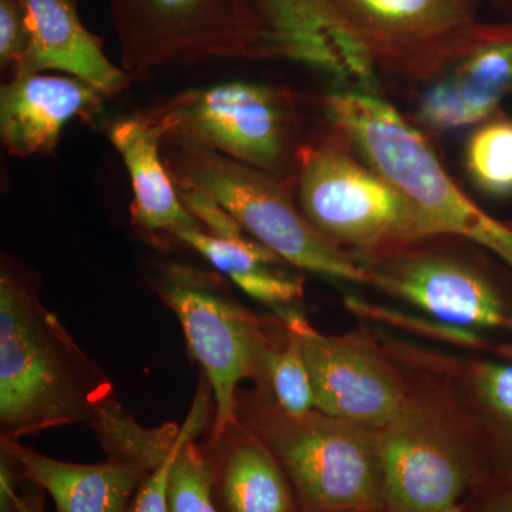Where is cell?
<instances>
[{
  "instance_id": "cell-28",
  "label": "cell",
  "mask_w": 512,
  "mask_h": 512,
  "mask_svg": "<svg viewBox=\"0 0 512 512\" xmlns=\"http://www.w3.org/2000/svg\"><path fill=\"white\" fill-rule=\"evenodd\" d=\"M30 42L28 16L20 0H0V63L16 64L25 55Z\"/></svg>"
},
{
  "instance_id": "cell-11",
  "label": "cell",
  "mask_w": 512,
  "mask_h": 512,
  "mask_svg": "<svg viewBox=\"0 0 512 512\" xmlns=\"http://www.w3.org/2000/svg\"><path fill=\"white\" fill-rule=\"evenodd\" d=\"M275 313L301 343L315 410L373 430L384 429L400 413L409 393L380 353L350 336L322 335L292 306Z\"/></svg>"
},
{
  "instance_id": "cell-26",
  "label": "cell",
  "mask_w": 512,
  "mask_h": 512,
  "mask_svg": "<svg viewBox=\"0 0 512 512\" xmlns=\"http://www.w3.org/2000/svg\"><path fill=\"white\" fill-rule=\"evenodd\" d=\"M346 308L362 318L377 320L387 325L396 326L412 330L417 335L427 336L430 339H437L440 342L451 343V345L463 346V348L481 349L484 348L485 340L477 330L460 328V326L448 325V323L440 322L437 319H423L419 316L410 315L393 309L384 308V306L375 305L362 301V299L349 296L346 298Z\"/></svg>"
},
{
  "instance_id": "cell-12",
  "label": "cell",
  "mask_w": 512,
  "mask_h": 512,
  "mask_svg": "<svg viewBox=\"0 0 512 512\" xmlns=\"http://www.w3.org/2000/svg\"><path fill=\"white\" fill-rule=\"evenodd\" d=\"M262 26L261 59L301 64L336 92L379 96V70L323 0H249Z\"/></svg>"
},
{
  "instance_id": "cell-23",
  "label": "cell",
  "mask_w": 512,
  "mask_h": 512,
  "mask_svg": "<svg viewBox=\"0 0 512 512\" xmlns=\"http://www.w3.org/2000/svg\"><path fill=\"white\" fill-rule=\"evenodd\" d=\"M174 237L190 245L229 279L284 262L275 252L248 235L221 238L205 232L202 228H190L175 232Z\"/></svg>"
},
{
  "instance_id": "cell-2",
  "label": "cell",
  "mask_w": 512,
  "mask_h": 512,
  "mask_svg": "<svg viewBox=\"0 0 512 512\" xmlns=\"http://www.w3.org/2000/svg\"><path fill=\"white\" fill-rule=\"evenodd\" d=\"M235 412L278 458L302 512H384L379 430L285 413L258 387H239Z\"/></svg>"
},
{
  "instance_id": "cell-25",
  "label": "cell",
  "mask_w": 512,
  "mask_h": 512,
  "mask_svg": "<svg viewBox=\"0 0 512 512\" xmlns=\"http://www.w3.org/2000/svg\"><path fill=\"white\" fill-rule=\"evenodd\" d=\"M170 512H220L212 497L210 473L197 439L184 440L168 477Z\"/></svg>"
},
{
  "instance_id": "cell-21",
  "label": "cell",
  "mask_w": 512,
  "mask_h": 512,
  "mask_svg": "<svg viewBox=\"0 0 512 512\" xmlns=\"http://www.w3.org/2000/svg\"><path fill=\"white\" fill-rule=\"evenodd\" d=\"M256 387L285 413L299 416L315 410V393L301 343L286 326L281 338L275 339L265 352Z\"/></svg>"
},
{
  "instance_id": "cell-3",
  "label": "cell",
  "mask_w": 512,
  "mask_h": 512,
  "mask_svg": "<svg viewBox=\"0 0 512 512\" xmlns=\"http://www.w3.org/2000/svg\"><path fill=\"white\" fill-rule=\"evenodd\" d=\"M298 164L299 208L338 247L373 254L433 238L423 212L338 128L301 151Z\"/></svg>"
},
{
  "instance_id": "cell-4",
  "label": "cell",
  "mask_w": 512,
  "mask_h": 512,
  "mask_svg": "<svg viewBox=\"0 0 512 512\" xmlns=\"http://www.w3.org/2000/svg\"><path fill=\"white\" fill-rule=\"evenodd\" d=\"M178 185L210 195L249 237L303 271L367 285L352 252L323 237L306 220L281 178L214 151L178 147L171 157Z\"/></svg>"
},
{
  "instance_id": "cell-5",
  "label": "cell",
  "mask_w": 512,
  "mask_h": 512,
  "mask_svg": "<svg viewBox=\"0 0 512 512\" xmlns=\"http://www.w3.org/2000/svg\"><path fill=\"white\" fill-rule=\"evenodd\" d=\"M379 72L433 82L483 42L485 0H323Z\"/></svg>"
},
{
  "instance_id": "cell-20",
  "label": "cell",
  "mask_w": 512,
  "mask_h": 512,
  "mask_svg": "<svg viewBox=\"0 0 512 512\" xmlns=\"http://www.w3.org/2000/svg\"><path fill=\"white\" fill-rule=\"evenodd\" d=\"M90 427L106 457L133 464L147 473L167 460L184 434V424L167 423L157 429L140 426L116 397L97 410Z\"/></svg>"
},
{
  "instance_id": "cell-6",
  "label": "cell",
  "mask_w": 512,
  "mask_h": 512,
  "mask_svg": "<svg viewBox=\"0 0 512 512\" xmlns=\"http://www.w3.org/2000/svg\"><path fill=\"white\" fill-rule=\"evenodd\" d=\"M128 74L224 59H261L249 0H109Z\"/></svg>"
},
{
  "instance_id": "cell-17",
  "label": "cell",
  "mask_w": 512,
  "mask_h": 512,
  "mask_svg": "<svg viewBox=\"0 0 512 512\" xmlns=\"http://www.w3.org/2000/svg\"><path fill=\"white\" fill-rule=\"evenodd\" d=\"M0 454L52 497L56 512H126L150 474L116 458L99 464L56 460L3 436Z\"/></svg>"
},
{
  "instance_id": "cell-8",
  "label": "cell",
  "mask_w": 512,
  "mask_h": 512,
  "mask_svg": "<svg viewBox=\"0 0 512 512\" xmlns=\"http://www.w3.org/2000/svg\"><path fill=\"white\" fill-rule=\"evenodd\" d=\"M384 512H447L490 483V468L429 404L407 399L379 430Z\"/></svg>"
},
{
  "instance_id": "cell-16",
  "label": "cell",
  "mask_w": 512,
  "mask_h": 512,
  "mask_svg": "<svg viewBox=\"0 0 512 512\" xmlns=\"http://www.w3.org/2000/svg\"><path fill=\"white\" fill-rule=\"evenodd\" d=\"M30 42L13 76L56 70L92 84L104 96L120 92L130 74L107 59L99 36L84 28L74 0H20Z\"/></svg>"
},
{
  "instance_id": "cell-19",
  "label": "cell",
  "mask_w": 512,
  "mask_h": 512,
  "mask_svg": "<svg viewBox=\"0 0 512 512\" xmlns=\"http://www.w3.org/2000/svg\"><path fill=\"white\" fill-rule=\"evenodd\" d=\"M458 384L468 412L483 430L490 483L512 481V363H468Z\"/></svg>"
},
{
  "instance_id": "cell-7",
  "label": "cell",
  "mask_w": 512,
  "mask_h": 512,
  "mask_svg": "<svg viewBox=\"0 0 512 512\" xmlns=\"http://www.w3.org/2000/svg\"><path fill=\"white\" fill-rule=\"evenodd\" d=\"M148 116L177 147L214 151L279 178L291 170V103L272 87L215 84L178 94Z\"/></svg>"
},
{
  "instance_id": "cell-29",
  "label": "cell",
  "mask_w": 512,
  "mask_h": 512,
  "mask_svg": "<svg viewBox=\"0 0 512 512\" xmlns=\"http://www.w3.org/2000/svg\"><path fill=\"white\" fill-rule=\"evenodd\" d=\"M0 512H46L45 491L19 473L9 458L0 460Z\"/></svg>"
},
{
  "instance_id": "cell-18",
  "label": "cell",
  "mask_w": 512,
  "mask_h": 512,
  "mask_svg": "<svg viewBox=\"0 0 512 512\" xmlns=\"http://www.w3.org/2000/svg\"><path fill=\"white\" fill-rule=\"evenodd\" d=\"M109 138L119 151L133 187L131 217L148 232H175L201 228L174 187L160 154L161 128L146 116L124 117L109 127Z\"/></svg>"
},
{
  "instance_id": "cell-32",
  "label": "cell",
  "mask_w": 512,
  "mask_h": 512,
  "mask_svg": "<svg viewBox=\"0 0 512 512\" xmlns=\"http://www.w3.org/2000/svg\"><path fill=\"white\" fill-rule=\"evenodd\" d=\"M497 355L501 357V359L507 360L508 363H512V343H504V345L498 346L495 349Z\"/></svg>"
},
{
  "instance_id": "cell-24",
  "label": "cell",
  "mask_w": 512,
  "mask_h": 512,
  "mask_svg": "<svg viewBox=\"0 0 512 512\" xmlns=\"http://www.w3.org/2000/svg\"><path fill=\"white\" fill-rule=\"evenodd\" d=\"M214 414L215 403L211 386L207 377L201 375L197 396H195L190 414H188L184 423L183 437L178 441L174 450L171 451L167 460L144 478L126 512H170L168 477H170L171 466H173L175 457H177L178 450H180L184 440L190 439V437L197 439L202 431L210 430L212 421H214Z\"/></svg>"
},
{
  "instance_id": "cell-30",
  "label": "cell",
  "mask_w": 512,
  "mask_h": 512,
  "mask_svg": "<svg viewBox=\"0 0 512 512\" xmlns=\"http://www.w3.org/2000/svg\"><path fill=\"white\" fill-rule=\"evenodd\" d=\"M463 512H512V481L490 483L464 503Z\"/></svg>"
},
{
  "instance_id": "cell-33",
  "label": "cell",
  "mask_w": 512,
  "mask_h": 512,
  "mask_svg": "<svg viewBox=\"0 0 512 512\" xmlns=\"http://www.w3.org/2000/svg\"><path fill=\"white\" fill-rule=\"evenodd\" d=\"M464 510V503L458 505V507L453 508V510L447 511V512H463Z\"/></svg>"
},
{
  "instance_id": "cell-1",
  "label": "cell",
  "mask_w": 512,
  "mask_h": 512,
  "mask_svg": "<svg viewBox=\"0 0 512 512\" xmlns=\"http://www.w3.org/2000/svg\"><path fill=\"white\" fill-rule=\"evenodd\" d=\"M114 397L110 377L80 349L18 265L0 268V436L19 440L87 424Z\"/></svg>"
},
{
  "instance_id": "cell-14",
  "label": "cell",
  "mask_w": 512,
  "mask_h": 512,
  "mask_svg": "<svg viewBox=\"0 0 512 512\" xmlns=\"http://www.w3.org/2000/svg\"><path fill=\"white\" fill-rule=\"evenodd\" d=\"M220 512H302L278 458L238 419L201 443Z\"/></svg>"
},
{
  "instance_id": "cell-27",
  "label": "cell",
  "mask_w": 512,
  "mask_h": 512,
  "mask_svg": "<svg viewBox=\"0 0 512 512\" xmlns=\"http://www.w3.org/2000/svg\"><path fill=\"white\" fill-rule=\"evenodd\" d=\"M242 292L272 309L289 308L303 298L301 279L282 274L274 266L231 279Z\"/></svg>"
},
{
  "instance_id": "cell-22",
  "label": "cell",
  "mask_w": 512,
  "mask_h": 512,
  "mask_svg": "<svg viewBox=\"0 0 512 512\" xmlns=\"http://www.w3.org/2000/svg\"><path fill=\"white\" fill-rule=\"evenodd\" d=\"M464 167L478 190L493 197L512 195V119L495 114L473 131Z\"/></svg>"
},
{
  "instance_id": "cell-10",
  "label": "cell",
  "mask_w": 512,
  "mask_h": 512,
  "mask_svg": "<svg viewBox=\"0 0 512 512\" xmlns=\"http://www.w3.org/2000/svg\"><path fill=\"white\" fill-rule=\"evenodd\" d=\"M367 285L409 303L430 318L471 330L512 332V301L483 265L456 249L429 247L426 239L353 255Z\"/></svg>"
},
{
  "instance_id": "cell-9",
  "label": "cell",
  "mask_w": 512,
  "mask_h": 512,
  "mask_svg": "<svg viewBox=\"0 0 512 512\" xmlns=\"http://www.w3.org/2000/svg\"><path fill=\"white\" fill-rule=\"evenodd\" d=\"M156 289L180 320L188 349L210 383L215 414L208 433H218L237 420L239 387L244 380L256 382L265 352L275 339L255 313L191 269L171 266Z\"/></svg>"
},
{
  "instance_id": "cell-15",
  "label": "cell",
  "mask_w": 512,
  "mask_h": 512,
  "mask_svg": "<svg viewBox=\"0 0 512 512\" xmlns=\"http://www.w3.org/2000/svg\"><path fill=\"white\" fill-rule=\"evenodd\" d=\"M104 94L72 76H15L0 92V137L13 156L50 153L73 117L92 113Z\"/></svg>"
},
{
  "instance_id": "cell-13",
  "label": "cell",
  "mask_w": 512,
  "mask_h": 512,
  "mask_svg": "<svg viewBox=\"0 0 512 512\" xmlns=\"http://www.w3.org/2000/svg\"><path fill=\"white\" fill-rule=\"evenodd\" d=\"M430 83L414 117L427 131L446 133L495 116L512 93V20L491 23L480 45Z\"/></svg>"
},
{
  "instance_id": "cell-31",
  "label": "cell",
  "mask_w": 512,
  "mask_h": 512,
  "mask_svg": "<svg viewBox=\"0 0 512 512\" xmlns=\"http://www.w3.org/2000/svg\"><path fill=\"white\" fill-rule=\"evenodd\" d=\"M498 12L503 13L505 20H512V0H490Z\"/></svg>"
}]
</instances>
